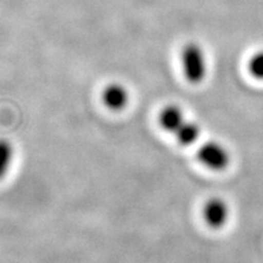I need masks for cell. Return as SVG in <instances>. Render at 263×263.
I'll return each instance as SVG.
<instances>
[{
    "label": "cell",
    "instance_id": "cell-1",
    "mask_svg": "<svg viewBox=\"0 0 263 263\" xmlns=\"http://www.w3.org/2000/svg\"><path fill=\"white\" fill-rule=\"evenodd\" d=\"M180 64L184 77L193 84H200L206 80L207 59L203 49L196 43H189L182 49Z\"/></svg>",
    "mask_w": 263,
    "mask_h": 263
},
{
    "label": "cell",
    "instance_id": "cell-2",
    "mask_svg": "<svg viewBox=\"0 0 263 263\" xmlns=\"http://www.w3.org/2000/svg\"><path fill=\"white\" fill-rule=\"evenodd\" d=\"M197 159L212 171H223L230 162L229 151L218 141H206L197 151Z\"/></svg>",
    "mask_w": 263,
    "mask_h": 263
},
{
    "label": "cell",
    "instance_id": "cell-3",
    "mask_svg": "<svg viewBox=\"0 0 263 263\" xmlns=\"http://www.w3.org/2000/svg\"><path fill=\"white\" fill-rule=\"evenodd\" d=\"M229 206L221 197L207 200L202 207V217L206 224L213 229L223 228L229 219Z\"/></svg>",
    "mask_w": 263,
    "mask_h": 263
},
{
    "label": "cell",
    "instance_id": "cell-4",
    "mask_svg": "<svg viewBox=\"0 0 263 263\" xmlns=\"http://www.w3.org/2000/svg\"><path fill=\"white\" fill-rule=\"evenodd\" d=\"M103 103L108 110L121 111L129 103V93L124 85L111 83L104 88L101 94Z\"/></svg>",
    "mask_w": 263,
    "mask_h": 263
},
{
    "label": "cell",
    "instance_id": "cell-5",
    "mask_svg": "<svg viewBox=\"0 0 263 263\" xmlns=\"http://www.w3.org/2000/svg\"><path fill=\"white\" fill-rule=\"evenodd\" d=\"M186 121L183 110L177 105H167L159 115L160 126L168 133L174 134L179 129V127Z\"/></svg>",
    "mask_w": 263,
    "mask_h": 263
},
{
    "label": "cell",
    "instance_id": "cell-6",
    "mask_svg": "<svg viewBox=\"0 0 263 263\" xmlns=\"http://www.w3.org/2000/svg\"><path fill=\"white\" fill-rule=\"evenodd\" d=\"M200 133H201V129H200L199 124L193 122V121L186 120L173 136L176 137V139L178 140L179 144L189 146L193 145L194 143H196L200 137Z\"/></svg>",
    "mask_w": 263,
    "mask_h": 263
},
{
    "label": "cell",
    "instance_id": "cell-7",
    "mask_svg": "<svg viewBox=\"0 0 263 263\" xmlns=\"http://www.w3.org/2000/svg\"><path fill=\"white\" fill-rule=\"evenodd\" d=\"M15 150L12 144L6 139H0V180L4 179L11 168Z\"/></svg>",
    "mask_w": 263,
    "mask_h": 263
},
{
    "label": "cell",
    "instance_id": "cell-8",
    "mask_svg": "<svg viewBox=\"0 0 263 263\" xmlns=\"http://www.w3.org/2000/svg\"><path fill=\"white\" fill-rule=\"evenodd\" d=\"M248 70L255 80L263 81V50L255 52L248 62Z\"/></svg>",
    "mask_w": 263,
    "mask_h": 263
}]
</instances>
